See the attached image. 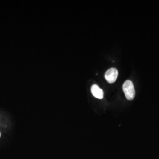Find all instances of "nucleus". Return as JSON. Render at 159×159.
<instances>
[{
    "mask_svg": "<svg viewBox=\"0 0 159 159\" xmlns=\"http://www.w3.org/2000/svg\"><path fill=\"white\" fill-rule=\"evenodd\" d=\"M123 90L125 94V97L129 100L134 99L136 92L133 82L130 80H127L123 85Z\"/></svg>",
    "mask_w": 159,
    "mask_h": 159,
    "instance_id": "1",
    "label": "nucleus"
},
{
    "mask_svg": "<svg viewBox=\"0 0 159 159\" xmlns=\"http://www.w3.org/2000/svg\"><path fill=\"white\" fill-rule=\"evenodd\" d=\"M118 70L115 68H111L105 73V79L109 83H113L118 77Z\"/></svg>",
    "mask_w": 159,
    "mask_h": 159,
    "instance_id": "2",
    "label": "nucleus"
},
{
    "mask_svg": "<svg viewBox=\"0 0 159 159\" xmlns=\"http://www.w3.org/2000/svg\"><path fill=\"white\" fill-rule=\"evenodd\" d=\"M91 91L92 94L97 98L102 99L104 96V93L102 89H101L98 85L94 84L91 87Z\"/></svg>",
    "mask_w": 159,
    "mask_h": 159,
    "instance_id": "3",
    "label": "nucleus"
},
{
    "mask_svg": "<svg viewBox=\"0 0 159 159\" xmlns=\"http://www.w3.org/2000/svg\"><path fill=\"white\" fill-rule=\"evenodd\" d=\"M0 136H1V134H0Z\"/></svg>",
    "mask_w": 159,
    "mask_h": 159,
    "instance_id": "4",
    "label": "nucleus"
}]
</instances>
